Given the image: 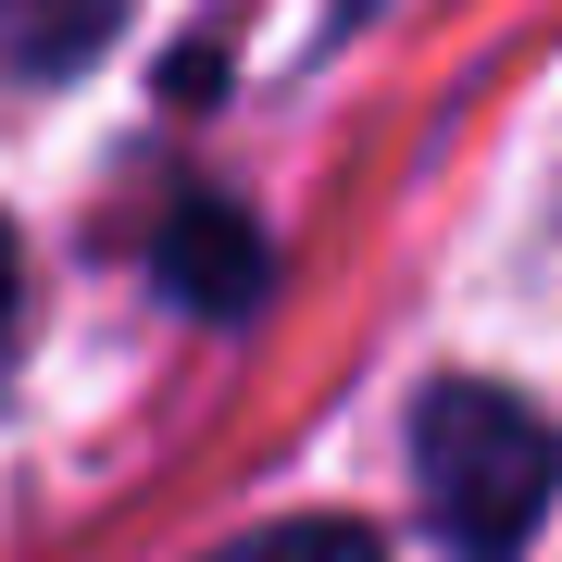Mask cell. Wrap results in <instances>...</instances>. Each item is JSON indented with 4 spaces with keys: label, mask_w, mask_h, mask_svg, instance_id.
<instances>
[{
    "label": "cell",
    "mask_w": 562,
    "mask_h": 562,
    "mask_svg": "<svg viewBox=\"0 0 562 562\" xmlns=\"http://www.w3.org/2000/svg\"><path fill=\"white\" fill-rule=\"evenodd\" d=\"M413 487H425V525L462 562H513L562 487V438L538 425V401H513L487 375H450L413 413Z\"/></svg>",
    "instance_id": "6da1fadb"
},
{
    "label": "cell",
    "mask_w": 562,
    "mask_h": 562,
    "mask_svg": "<svg viewBox=\"0 0 562 562\" xmlns=\"http://www.w3.org/2000/svg\"><path fill=\"white\" fill-rule=\"evenodd\" d=\"M162 288H176V301H201V313H238L250 288H262L250 225H238V213H213V201H188L176 225H162Z\"/></svg>",
    "instance_id": "7a4b0ae2"
},
{
    "label": "cell",
    "mask_w": 562,
    "mask_h": 562,
    "mask_svg": "<svg viewBox=\"0 0 562 562\" xmlns=\"http://www.w3.org/2000/svg\"><path fill=\"white\" fill-rule=\"evenodd\" d=\"M125 25V0H0V63L13 76H76V63H101Z\"/></svg>",
    "instance_id": "3957f363"
},
{
    "label": "cell",
    "mask_w": 562,
    "mask_h": 562,
    "mask_svg": "<svg viewBox=\"0 0 562 562\" xmlns=\"http://www.w3.org/2000/svg\"><path fill=\"white\" fill-rule=\"evenodd\" d=\"M213 562H387L362 525H338V513H288V525H250L238 550H213Z\"/></svg>",
    "instance_id": "277c9868"
},
{
    "label": "cell",
    "mask_w": 562,
    "mask_h": 562,
    "mask_svg": "<svg viewBox=\"0 0 562 562\" xmlns=\"http://www.w3.org/2000/svg\"><path fill=\"white\" fill-rule=\"evenodd\" d=\"M0 325H13V225H0Z\"/></svg>",
    "instance_id": "5b68a950"
}]
</instances>
